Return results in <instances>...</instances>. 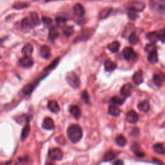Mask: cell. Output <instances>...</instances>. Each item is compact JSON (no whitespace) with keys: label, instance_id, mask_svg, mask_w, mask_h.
<instances>
[{"label":"cell","instance_id":"cell-1","mask_svg":"<svg viewBox=\"0 0 165 165\" xmlns=\"http://www.w3.org/2000/svg\"><path fill=\"white\" fill-rule=\"evenodd\" d=\"M67 136L72 143H77L82 137V131L78 125H72L67 129Z\"/></svg>","mask_w":165,"mask_h":165},{"label":"cell","instance_id":"cell-2","mask_svg":"<svg viewBox=\"0 0 165 165\" xmlns=\"http://www.w3.org/2000/svg\"><path fill=\"white\" fill-rule=\"evenodd\" d=\"M66 80L68 84L73 88H78L81 85V81L79 77L74 72H69L66 74Z\"/></svg>","mask_w":165,"mask_h":165},{"label":"cell","instance_id":"cell-3","mask_svg":"<svg viewBox=\"0 0 165 165\" xmlns=\"http://www.w3.org/2000/svg\"><path fill=\"white\" fill-rule=\"evenodd\" d=\"M63 152L58 148L50 149L49 152V157L53 161H61L63 159Z\"/></svg>","mask_w":165,"mask_h":165},{"label":"cell","instance_id":"cell-4","mask_svg":"<svg viewBox=\"0 0 165 165\" xmlns=\"http://www.w3.org/2000/svg\"><path fill=\"white\" fill-rule=\"evenodd\" d=\"M124 58L127 61H133L136 59L137 54L132 47H126L123 50Z\"/></svg>","mask_w":165,"mask_h":165},{"label":"cell","instance_id":"cell-5","mask_svg":"<svg viewBox=\"0 0 165 165\" xmlns=\"http://www.w3.org/2000/svg\"><path fill=\"white\" fill-rule=\"evenodd\" d=\"M151 7L162 12H165V0H151Z\"/></svg>","mask_w":165,"mask_h":165},{"label":"cell","instance_id":"cell-6","mask_svg":"<svg viewBox=\"0 0 165 165\" xmlns=\"http://www.w3.org/2000/svg\"><path fill=\"white\" fill-rule=\"evenodd\" d=\"M145 8V5L141 2H133L130 4L128 7V10H132L135 12H141Z\"/></svg>","mask_w":165,"mask_h":165},{"label":"cell","instance_id":"cell-7","mask_svg":"<svg viewBox=\"0 0 165 165\" xmlns=\"http://www.w3.org/2000/svg\"><path fill=\"white\" fill-rule=\"evenodd\" d=\"M126 119L128 123L135 124L139 121V115L134 111H130L127 114Z\"/></svg>","mask_w":165,"mask_h":165},{"label":"cell","instance_id":"cell-8","mask_svg":"<svg viewBox=\"0 0 165 165\" xmlns=\"http://www.w3.org/2000/svg\"><path fill=\"white\" fill-rule=\"evenodd\" d=\"M132 86L131 84L127 83L124 85L121 89V94L125 98H128L131 95L132 92Z\"/></svg>","mask_w":165,"mask_h":165},{"label":"cell","instance_id":"cell-9","mask_svg":"<svg viewBox=\"0 0 165 165\" xmlns=\"http://www.w3.org/2000/svg\"><path fill=\"white\" fill-rule=\"evenodd\" d=\"M19 64L23 67L29 68L33 65L34 61L30 56H25L19 59Z\"/></svg>","mask_w":165,"mask_h":165},{"label":"cell","instance_id":"cell-10","mask_svg":"<svg viewBox=\"0 0 165 165\" xmlns=\"http://www.w3.org/2000/svg\"><path fill=\"white\" fill-rule=\"evenodd\" d=\"M48 108H49L50 111L54 113V114H58L60 111V108L58 105V103L54 100H51L48 102Z\"/></svg>","mask_w":165,"mask_h":165},{"label":"cell","instance_id":"cell-11","mask_svg":"<svg viewBox=\"0 0 165 165\" xmlns=\"http://www.w3.org/2000/svg\"><path fill=\"white\" fill-rule=\"evenodd\" d=\"M42 127L46 130H53L55 128L54 122L53 119L50 118H49V117L45 118L43 121Z\"/></svg>","mask_w":165,"mask_h":165},{"label":"cell","instance_id":"cell-12","mask_svg":"<svg viewBox=\"0 0 165 165\" xmlns=\"http://www.w3.org/2000/svg\"><path fill=\"white\" fill-rule=\"evenodd\" d=\"M40 54L42 58L45 59H49L51 56V52L49 46L43 45L41 47Z\"/></svg>","mask_w":165,"mask_h":165},{"label":"cell","instance_id":"cell-13","mask_svg":"<svg viewBox=\"0 0 165 165\" xmlns=\"http://www.w3.org/2000/svg\"><path fill=\"white\" fill-rule=\"evenodd\" d=\"M74 12L75 14L79 17L83 16L85 14V10L83 6L79 3L76 4L74 6Z\"/></svg>","mask_w":165,"mask_h":165},{"label":"cell","instance_id":"cell-14","mask_svg":"<svg viewBox=\"0 0 165 165\" xmlns=\"http://www.w3.org/2000/svg\"><path fill=\"white\" fill-rule=\"evenodd\" d=\"M69 111L70 114L74 117L75 119H78L81 116V110L77 105H72L69 108Z\"/></svg>","mask_w":165,"mask_h":165},{"label":"cell","instance_id":"cell-15","mask_svg":"<svg viewBox=\"0 0 165 165\" xmlns=\"http://www.w3.org/2000/svg\"><path fill=\"white\" fill-rule=\"evenodd\" d=\"M133 81L136 85H140L143 82V72L141 70H137L133 75Z\"/></svg>","mask_w":165,"mask_h":165},{"label":"cell","instance_id":"cell-16","mask_svg":"<svg viewBox=\"0 0 165 165\" xmlns=\"http://www.w3.org/2000/svg\"><path fill=\"white\" fill-rule=\"evenodd\" d=\"M117 68L116 64L112 61L111 59H107L105 62V70L107 72H112L114 71Z\"/></svg>","mask_w":165,"mask_h":165},{"label":"cell","instance_id":"cell-17","mask_svg":"<svg viewBox=\"0 0 165 165\" xmlns=\"http://www.w3.org/2000/svg\"><path fill=\"white\" fill-rule=\"evenodd\" d=\"M33 52V46L31 44H26L22 49V54L25 56H30Z\"/></svg>","mask_w":165,"mask_h":165},{"label":"cell","instance_id":"cell-18","mask_svg":"<svg viewBox=\"0 0 165 165\" xmlns=\"http://www.w3.org/2000/svg\"><path fill=\"white\" fill-rule=\"evenodd\" d=\"M112 11V9L111 7H107L104 8L101 10V12L99 14V18L101 19H104L108 18L110 14H111Z\"/></svg>","mask_w":165,"mask_h":165},{"label":"cell","instance_id":"cell-19","mask_svg":"<svg viewBox=\"0 0 165 165\" xmlns=\"http://www.w3.org/2000/svg\"><path fill=\"white\" fill-rule=\"evenodd\" d=\"M147 38L150 41V43H155L159 40V33L157 32H151L147 34Z\"/></svg>","mask_w":165,"mask_h":165},{"label":"cell","instance_id":"cell-20","mask_svg":"<svg viewBox=\"0 0 165 165\" xmlns=\"http://www.w3.org/2000/svg\"><path fill=\"white\" fill-rule=\"evenodd\" d=\"M137 108H138V109L140 111L144 112V113H147L149 111V110H150V104L148 101H143L139 103L138 106H137Z\"/></svg>","mask_w":165,"mask_h":165},{"label":"cell","instance_id":"cell-21","mask_svg":"<svg viewBox=\"0 0 165 165\" xmlns=\"http://www.w3.org/2000/svg\"><path fill=\"white\" fill-rule=\"evenodd\" d=\"M148 61L152 64H155L157 63L158 55H157V50H154V51L149 52V54L148 56Z\"/></svg>","mask_w":165,"mask_h":165},{"label":"cell","instance_id":"cell-22","mask_svg":"<svg viewBox=\"0 0 165 165\" xmlns=\"http://www.w3.org/2000/svg\"><path fill=\"white\" fill-rule=\"evenodd\" d=\"M108 113H109V114H111L112 116L118 117L120 115L121 111L118 107H117L115 105H112V106L109 107Z\"/></svg>","mask_w":165,"mask_h":165},{"label":"cell","instance_id":"cell-23","mask_svg":"<svg viewBox=\"0 0 165 165\" xmlns=\"http://www.w3.org/2000/svg\"><path fill=\"white\" fill-rule=\"evenodd\" d=\"M30 22L34 26H38L40 25L41 21L36 12H32L30 14Z\"/></svg>","mask_w":165,"mask_h":165},{"label":"cell","instance_id":"cell-24","mask_svg":"<svg viewBox=\"0 0 165 165\" xmlns=\"http://www.w3.org/2000/svg\"><path fill=\"white\" fill-rule=\"evenodd\" d=\"M30 132V126L28 123H26V125L25 126V127L22 130V135H21V140L24 141L25 139H26V137H28Z\"/></svg>","mask_w":165,"mask_h":165},{"label":"cell","instance_id":"cell-25","mask_svg":"<svg viewBox=\"0 0 165 165\" xmlns=\"http://www.w3.org/2000/svg\"><path fill=\"white\" fill-rule=\"evenodd\" d=\"M119 48H120V43L117 41H114V42L109 44L108 46V50L113 53L118 52L119 49Z\"/></svg>","mask_w":165,"mask_h":165},{"label":"cell","instance_id":"cell-26","mask_svg":"<svg viewBox=\"0 0 165 165\" xmlns=\"http://www.w3.org/2000/svg\"><path fill=\"white\" fill-rule=\"evenodd\" d=\"M115 142L118 146L123 147L125 146V144L127 141L125 136H123V135L120 134L115 137Z\"/></svg>","mask_w":165,"mask_h":165},{"label":"cell","instance_id":"cell-27","mask_svg":"<svg viewBox=\"0 0 165 165\" xmlns=\"http://www.w3.org/2000/svg\"><path fill=\"white\" fill-rule=\"evenodd\" d=\"M128 40H129V43L131 45H137L139 42V37L137 36L134 32H132V33L130 34Z\"/></svg>","mask_w":165,"mask_h":165},{"label":"cell","instance_id":"cell-28","mask_svg":"<svg viewBox=\"0 0 165 165\" xmlns=\"http://www.w3.org/2000/svg\"><path fill=\"white\" fill-rule=\"evenodd\" d=\"M59 36V32L58 31L57 29L55 27H52L49 30V39L52 41H54Z\"/></svg>","mask_w":165,"mask_h":165},{"label":"cell","instance_id":"cell-29","mask_svg":"<svg viewBox=\"0 0 165 165\" xmlns=\"http://www.w3.org/2000/svg\"><path fill=\"white\" fill-rule=\"evenodd\" d=\"M153 149L155 152L159 154H164L165 153V148L163 144L161 143H157L153 147Z\"/></svg>","mask_w":165,"mask_h":165},{"label":"cell","instance_id":"cell-30","mask_svg":"<svg viewBox=\"0 0 165 165\" xmlns=\"http://www.w3.org/2000/svg\"><path fill=\"white\" fill-rule=\"evenodd\" d=\"M116 156H117L116 153L114 152V151L111 150V151H109V152H108L107 153L105 154V155L104 156V158H103V160H104L105 161H112V160L115 159V158L116 157Z\"/></svg>","mask_w":165,"mask_h":165},{"label":"cell","instance_id":"cell-31","mask_svg":"<svg viewBox=\"0 0 165 165\" xmlns=\"http://www.w3.org/2000/svg\"><path fill=\"white\" fill-rule=\"evenodd\" d=\"M15 120L18 123L20 124V125H22L23 123H27V122L29 121V118L26 115L23 114L16 117Z\"/></svg>","mask_w":165,"mask_h":165},{"label":"cell","instance_id":"cell-32","mask_svg":"<svg viewBox=\"0 0 165 165\" xmlns=\"http://www.w3.org/2000/svg\"><path fill=\"white\" fill-rule=\"evenodd\" d=\"M34 87H35V86L33 85H31V84L27 85L25 86L24 88H23L22 93L25 95H29L32 94V92H33L34 89Z\"/></svg>","mask_w":165,"mask_h":165},{"label":"cell","instance_id":"cell-33","mask_svg":"<svg viewBox=\"0 0 165 165\" xmlns=\"http://www.w3.org/2000/svg\"><path fill=\"white\" fill-rule=\"evenodd\" d=\"M29 6V4H28L26 2L25 3L23 2H18L14 4L13 7L15 9L19 10V9H23L28 7Z\"/></svg>","mask_w":165,"mask_h":165},{"label":"cell","instance_id":"cell-34","mask_svg":"<svg viewBox=\"0 0 165 165\" xmlns=\"http://www.w3.org/2000/svg\"><path fill=\"white\" fill-rule=\"evenodd\" d=\"M94 30L92 29H86L82 30V37L83 38V39H87L91 37V36L94 34Z\"/></svg>","mask_w":165,"mask_h":165},{"label":"cell","instance_id":"cell-35","mask_svg":"<svg viewBox=\"0 0 165 165\" xmlns=\"http://www.w3.org/2000/svg\"><path fill=\"white\" fill-rule=\"evenodd\" d=\"M31 26L32 23L28 19V18H24L22 21V27L23 29L28 30L31 28Z\"/></svg>","mask_w":165,"mask_h":165},{"label":"cell","instance_id":"cell-36","mask_svg":"<svg viewBox=\"0 0 165 165\" xmlns=\"http://www.w3.org/2000/svg\"><path fill=\"white\" fill-rule=\"evenodd\" d=\"M74 33V27L72 26H66L63 29V34L66 37H70Z\"/></svg>","mask_w":165,"mask_h":165},{"label":"cell","instance_id":"cell-37","mask_svg":"<svg viewBox=\"0 0 165 165\" xmlns=\"http://www.w3.org/2000/svg\"><path fill=\"white\" fill-rule=\"evenodd\" d=\"M153 80L154 83L157 86V87H161L163 85V80L161 77L158 74H155L153 77Z\"/></svg>","mask_w":165,"mask_h":165},{"label":"cell","instance_id":"cell-38","mask_svg":"<svg viewBox=\"0 0 165 165\" xmlns=\"http://www.w3.org/2000/svg\"><path fill=\"white\" fill-rule=\"evenodd\" d=\"M125 98H121L118 97V96H114L111 99V101L114 103V104L116 105H121L123 104V103L125 102Z\"/></svg>","mask_w":165,"mask_h":165},{"label":"cell","instance_id":"cell-39","mask_svg":"<svg viewBox=\"0 0 165 165\" xmlns=\"http://www.w3.org/2000/svg\"><path fill=\"white\" fill-rule=\"evenodd\" d=\"M66 21H67V19L66 18H61V17H59V18H57L56 19V23L59 26H64L66 22Z\"/></svg>","mask_w":165,"mask_h":165},{"label":"cell","instance_id":"cell-40","mask_svg":"<svg viewBox=\"0 0 165 165\" xmlns=\"http://www.w3.org/2000/svg\"><path fill=\"white\" fill-rule=\"evenodd\" d=\"M128 18L132 19V20H135L137 18H138V14H137V12H135V11H132V10H128Z\"/></svg>","mask_w":165,"mask_h":165},{"label":"cell","instance_id":"cell-41","mask_svg":"<svg viewBox=\"0 0 165 165\" xmlns=\"http://www.w3.org/2000/svg\"><path fill=\"white\" fill-rule=\"evenodd\" d=\"M145 50H146L147 52H152V51L156 50H157V48H156V46H155V43H151L150 44H148V45H147L146 46Z\"/></svg>","mask_w":165,"mask_h":165},{"label":"cell","instance_id":"cell-42","mask_svg":"<svg viewBox=\"0 0 165 165\" xmlns=\"http://www.w3.org/2000/svg\"><path fill=\"white\" fill-rule=\"evenodd\" d=\"M81 97H82V99H83V101L85 102V103H87V104H88L89 103V95H88L87 91H85L82 92Z\"/></svg>","mask_w":165,"mask_h":165},{"label":"cell","instance_id":"cell-43","mask_svg":"<svg viewBox=\"0 0 165 165\" xmlns=\"http://www.w3.org/2000/svg\"><path fill=\"white\" fill-rule=\"evenodd\" d=\"M18 162L17 164H27L29 161V157L27 156H25L23 157H19L18 158Z\"/></svg>","mask_w":165,"mask_h":165},{"label":"cell","instance_id":"cell-44","mask_svg":"<svg viewBox=\"0 0 165 165\" xmlns=\"http://www.w3.org/2000/svg\"><path fill=\"white\" fill-rule=\"evenodd\" d=\"M159 39H160L162 42L165 43V26L159 33Z\"/></svg>","mask_w":165,"mask_h":165},{"label":"cell","instance_id":"cell-45","mask_svg":"<svg viewBox=\"0 0 165 165\" xmlns=\"http://www.w3.org/2000/svg\"><path fill=\"white\" fill-rule=\"evenodd\" d=\"M42 21L43 22L45 25H50L52 23V20L50 18H49V17H45V16H43L42 18Z\"/></svg>","mask_w":165,"mask_h":165},{"label":"cell","instance_id":"cell-46","mask_svg":"<svg viewBox=\"0 0 165 165\" xmlns=\"http://www.w3.org/2000/svg\"><path fill=\"white\" fill-rule=\"evenodd\" d=\"M56 141H58V143L62 144V145H63V144H65V143H66L65 139L64 138V137L62 136V135H61V136L58 137V138H56Z\"/></svg>","mask_w":165,"mask_h":165},{"label":"cell","instance_id":"cell-47","mask_svg":"<svg viewBox=\"0 0 165 165\" xmlns=\"http://www.w3.org/2000/svg\"><path fill=\"white\" fill-rule=\"evenodd\" d=\"M114 164H123L124 163L121 160H117L114 163Z\"/></svg>","mask_w":165,"mask_h":165},{"label":"cell","instance_id":"cell-48","mask_svg":"<svg viewBox=\"0 0 165 165\" xmlns=\"http://www.w3.org/2000/svg\"><path fill=\"white\" fill-rule=\"evenodd\" d=\"M153 161L154 163H159V164H162L163 163L161 161H159V159H155V158H154L153 159Z\"/></svg>","mask_w":165,"mask_h":165},{"label":"cell","instance_id":"cell-49","mask_svg":"<svg viewBox=\"0 0 165 165\" xmlns=\"http://www.w3.org/2000/svg\"><path fill=\"white\" fill-rule=\"evenodd\" d=\"M52 1H57V0H46V2H52Z\"/></svg>","mask_w":165,"mask_h":165},{"label":"cell","instance_id":"cell-50","mask_svg":"<svg viewBox=\"0 0 165 165\" xmlns=\"http://www.w3.org/2000/svg\"><path fill=\"white\" fill-rule=\"evenodd\" d=\"M0 58H1V57H0Z\"/></svg>","mask_w":165,"mask_h":165}]
</instances>
